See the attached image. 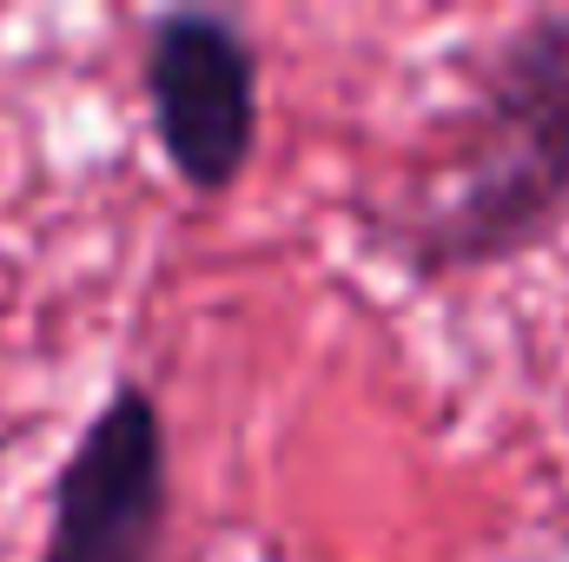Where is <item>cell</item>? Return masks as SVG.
Masks as SVG:
<instances>
[{"label": "cell", "mask_w": 569, "mask_h": 562, "mask_svg": "<svg viewBox=\"0 0 569 562\" xmlns=\"http://www.w3.org/2000/svg\"><path fill=\"white\" fill-rule=\"evenodd\" d=\"M569 219V7L503 27L450 127L443 179L378 225L418 284L477 279L550 245Z\"/></svg>", "instance_id": "6da1fadb"}, {"label": "cell", "mask_w": 569, "mask_h": 562, "mask_svg": "<svg viewBox=\"0 0 569 562\" xmlns=\"http://www.w3.org/2000/svg\"><path fill=\"white\" fill-rule=\"evenodd\" d=\"M146 120L192 199H226L259 152V47L226 7H166L140 47Z\"/></svg>", "instance_id": "7a4b0ae2"}, {"label": "cell", "mask_w": 569, "mask_h": 562, "mask_svg": "<svg viewBox=\"0 0 569 562\" xmlns=\"http://www.w3.org/2000/svg\"><path fill=\"white\" fill-rule=\"evenodd\" d=\"M172 516V436L159 398L120 378L53 470L33 562H159Z\"/></svg>", "instance_id": "3957f363"}]
</instances>
